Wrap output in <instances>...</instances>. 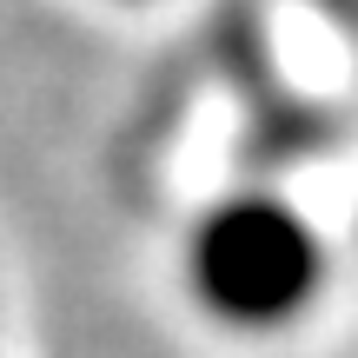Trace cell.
<instances>
[{"label": "cell", "mask_w": 358, "mask_h": 358, "mask_svg": "<svg viewBox=\"0 0 358 358\" xmlns=\"http://www.w3.org/2000/svg\"><path fill=\"white\" fill-rule=\"evenodd\" d=\"M312 272H319V245L299 219L259 213V206H232L213 219L199 239V285L206 306L232 325H279L285 312L312 299Z\"/></svg>", "instance_id": "obj_1"}]
</instances>
